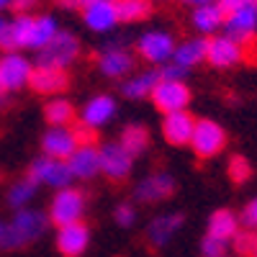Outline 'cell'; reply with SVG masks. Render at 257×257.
<instances>
[{"label": "cell", "mask_w": 257, "mask_h": 257, "mask_svg": "<svg viewBox=\"0 0 257 257\" xmlns=\"http://www.w3.org/2000/svg\"><path fill=\"white\" fill-rule=\"evenodd\" d=\"M49 226V216L36 208H18L11 224L0 231V249H21L29 242L39 239Z\"/></svg>", "instance_id": "6da1fadb"}, {"label": "cell", "mask_w": 257, "mask_h": 257, "mask_svg": "<svg viewBox=\"0 0 257 257\" xmlns=\"http://www.w3.org/2000/svg\"><path fill=\"white\" fill-rule=\"evenodd\" d=\"M82 54V47H80V39L70 31H57L44 47L39 49V57H36V64H44V67H67V64L77 62Z\"/></svg>", "instance_id": "7a4b0ae2"}, {"label": "cell", "mask_w": 257, "mask_h": 257, "mask_svg": "<svg viewBox=\"0 0 257 257\" xmlns=\"http://www.w3.org/2000/svg\"><path fill=\"white\" fill-rule=\"evenodd\" d=\"M229 144V134L226 128L211 118H198L196 128H193L190 137V147L196 152L198 160H213L216 155H221Z\"/></svg>", "instance_id": "3957f363"}, {"label": "cell", "mask_w": 257, "mask_h": 257, "mask_svg": "<svg viewBox=\"0 0 257 257\" xmlns=\"http://www.w3.org/2000/svg\"><path fill=\"white\" fill-rule=\"evenodd\" d=\"M85 213V193L77 188H59V193L52 198L49 219L54 226H67L72 221H80Z\"/></svg>", "instance_id": "277c9868"}, {"label": "cell", "mask_w": 257, "mask_h": 257, "mask_svg": "<svg viewBox=\"0 0 257 257\" xmlns=\"http://www.w3.org/2000/svg\"><path fill=\"white\" fill-rule=\"evenodd\" d=\"M98 162H100V173L113 185H121V183L128 180V175H132L134 157L128 155L121 144H103L98 149Z\"/></svg>", "instance_id": "5b68a950"}, {"label": "cell", "mask_w": 257, "mask_h": 257, "mask_svg": "<svg viewBox=\"0 0 257 257\" xmlns=\"http://www.w3.org/2000/svg\"><path fill=\"white\" fill-rule=\"evenodd\" d=\"M149 98H152L155 108L167 116V113H175V111H185V105L190 103L193 93L180 80H160Z\"/></svg>", "instance_id": "8992f818"}, {"label": "cell", "mask_w": 257, "mask_h": 257, "mask_svg": "<svg viewBox=\"0 0 257 257\" xmlns=\"http://www.w3.org/2000/svg\"><path fill=\"white\" fill-rule=\"evenodd\" d=\"M139 57L134 54V52H126L121 44H116V47H108L105 52H100V54H95V62H98V70L105 75V77H113V80H118V77H126L128 72H132L134 67H137V62Z\"/></svg>", "instance_id": "52a82bcc"}, {"label": "cell", "mask_w": 257, "mask_h": 257, "mask_svg": "<svg viewBox=\"0 0 257 257\" xmlns=\"http://www.w3.org/2000/svg\"><path fill=\"white\" fill-rule=\"evenodd\" d=\"M29 75H31V62L26 57H21L18 52H6L0 57V85L6 88V93L29 85Z\"/></svg>", "instance_id": "ba28073f"}, {"label": "cell", "mask_w": 257, "mask_h": 257, "mask_svg": "<svg viewBox=\"0 0 257 257\" xmlns=\"http://www.w3.org/2000/svg\"><path fill=\"white\" fill-rule=\"evenodd\" d=\"M29 85L39 95H57V93L70 88V75L62 67H44V64H36V67H31Z\"/></svg>", "instance_id": "9c48e42d"}, {"label": "cell", "mask_w": 257, "mask_h": 257, "mask_svg": "<svg viewBox=\"0 0 257 257\" xmlns=\"http://www.w3.org/2000/svg\"><path fill=\"white\" fill-rule=\"evenodd\" d=\"M29 175L36 180V183H44V185H54V188H64V185H70L72 180V173H70V165L67 160H54V157H39L31 170H29Z\"/></svg>", "instance_id": "30bf717a"}, {"label": "cell", "mask_w": 257, "mask_h": 257, "mask_svg": "<svg viewBox=\"0 0 257 257\" xmlns=\"http://www.w3.org/2000/svg\"><path fill=\"white\" fill-rule=\"evenodd\" d=\"M175 190H178V183H175L173 175H167V173H152V175H147L137 185L134 198L139 203H160V201H167Z\"/></svg>", "instance_id": "8fae6325"}, {"label": "cell", "mask_w": 257, "mask_h": 257, "mask_svg": "<svg viewBox=\"0 0 257 257\" xmlns=\"http://www.w3.org/2000/svg\"><path fill=\"white\" fill-rule=\"evenodd\" d=\"M185 224L183 213H165V216H157L149 221L147 231H144V242L149 249H162L170 239L180 231V226Z\"/></svg>", "instance_id": "7c38bea8"}, {"label": "cell", "mask_w": 257, "mask_h": 257, "mask_svg": "<svg viewBox=\"0 0 257 257\" xmlns=\"http://www.w3.org/2000/svg\"><path fill=\"white\" fill-rule=\"evenodd\" d=\"M206 62L216 70H226L242 62V49L229 36H213L206 41Z\"/></svg>", "instance_id": "4fadbf2b"}, {"label": "cell", "mask_w": 257, "mask_h": 257, "mask_svg": "<svg viewBox=\"0 0 257 257\" xmlns=\"http://www.w3.org/2000/svg\"><path fill=\"white\" fill-rule=\"evenodd\" d=\"M88 242H90V231L82 221H72L67 226H59V231H57V249L64 257H80L88 249Z\"/></svg>", "instance_id": "5bb4252c"}, {"label": "cell", "mask_w": 257, "mask_h": 257, "mask_svg": "<svg viewBox=\"0 0 257 257\" xmlns=\"http://www.w3.org/2000/svg\"><path fill=\"white\" fill-rule=\"evenodd\" d=\"M193 128H196V118L188 111L167 113L162 121V134H165L167 144H173V147H188L190 137H193Z\"/></svg>", "instance_id": "9a60e30c"}, {"label": "cell", "mask_w": 257, "mask_h": 257, "mask_svg": "<svg viewBox=\"0 0 257 257\" xmlns=\"http://www.w3.org/2000/svg\"><path fill=\"white\" fill-rule=\"evenodd\" d=\"M175 52V44H173V36L170 34H162V31H155V34H144L137 44V57L139 59H147V62H165L170 59Z\"/></svg>", "instance_id": "2e32d148"}, {"label": "cell", "mask_w": 257, "mask_h": 257, "mask_svg": "<svg viewBox=\"0 0 257 257\" xmlns=\"http://www.w3.org/2000/svg\"><path fill=\"white\" fill-rule=\"evenodd\" d=\"M41 149H44L47 157L70 160L72 152L77 149V142H75V137H72L70 128H64V126H52L49 132L41 137Z\"/></svg>", "instance_id": "e0dca14e"}, {"label": "cell", "mask_w": 257, "mask_h": 257, "mask_svg": "<svg viewBox=\"0 0 257 257\" xmlns=\"http://www.w3.org/2000/svg\"><path fill=\"white\" fill-rule=\"evenodd\" d=\"M31 29H34V16H16L13 24L6 26V34L0 39V47L6 52H18L31 47Z\"/></svg>", "instance_id": "ac0fdd59"}, {"label": "cell", "mask_w": 257, "mask_h": 257, "mask_svg": "<svg viewBox=\"0 0 257 257\" xmlns=\"http://www.w3.org/2000/svg\"><path fill=\"white\" fill-rule=\"evenodd\" d=\"M224 24H226V34H229V39H234V41L239 44L242 39L252 36L254 29H257V3L244 6V8H239L237 13L226 16V18H224Z\"/></svg>", "instance_id": "d6986e66"}, {"label": "cell", "mask_w": 257, "mask_h": 257, "mask_svg": "<svg viewBox=\"0 0 257 257\" xmlns=\"http://www.w3.org/2000/svg\"><path fill=\"white\" fill-rule=\"evenodd\" d=\"M70 173L80 180H90L100 173V162H98V149L95 147H77L72 157L67 160Z\"/></svg>", "instance_id": "ffe728a7"}, {"label": "cell", "mask_w": 257, "mask_h": 257, "mask_svg": "<svg viewBox=\"0 0 257 257\" xmlns=\"http://www.w3.org/2000/svg\"><path fill=\"white\" fill-rule=\"evenodd\" d=\"M82 21H85V24H88L93 31H108L113 24H118L113 0H103V3L85 6V8H82Z\"/></svg>", "instance_id": "44dd1931"}, {"label": "cell", "mask_w": 257, "mask_h": 257, "mask_svg": "<svg viewBox=\"0 0 257 257\" xmlns=\"http://www.w3.org/2000/svg\"><path fill=\"white\" fill-rule=\"evenodd\" d=\"M237 231H239V219H237V213L229 211V208H219V211H213L211 216H208V237H216V239H234L237 237Z\"/></svg>", "instance_id": "7402d4cb"}, {"label": "cell", "mask_w": 257, "mask_h": 257, "mask_svg": "<svg viewBox=\"0 0 257 257\" xmlns=\"http://www.w3.org/2000/svg\"><path fill=\"white\" fill-rule=\"evenodd\" d=\"M113 6L121 24H139L155 13L152 0H113Z\"/></svg>", "instance_id": "603a6c76"}, {"label": "cell", "mask_w": 257, "mask_h": 257, "mask_svg": "<svg viewBox=\"0 0 257 257\" xmlns=\"http://www.w3.org/2000/svg\"><path fill=\"white\" fill-rule=\"evenodd\" d=\"M113 113H116V103H113V98H108V95H95V98H93L88 105H85L82 121L98 128L100 123L108 121Z\"/></svg>", "instance_id": "cb8c5ba5"}, {"label": "cell", "mask_w": 257, "mask_h": 257, "mask_svg": "<svg viewBox=\"0 0 257 257\" xmlns=\"http://www.w3.org/2000/svg\"><path fill=\"white\" fill-rule=\"evenodd\" d=\"M118 144L126 149L132 157H137V155H142L144 149L149 147V128L147 126H142V123H128L123 132H121V139H118Z\"/></svg>", "instance_id": "d4e9b609"}, {"label": "cell", "mask_w": 257, "mask_h": 257, "mask_svg": "<svg viewBox=\"0 0 257 257\" xmlns=\"http://www.w3.org/2000/svg\"><path fill=\"white\" fill-rule=\"evenodd\" d=\"M157 82H160V72L149 70V72H142V75L132 77L128 82H123V85H121V93H123L126 98H134V100H137V98H149Z\"/></svg>", "instance_id": "484cf974"}, {"label": "cell", "mask_w": 257, "mask_h": 257, "mask_svg": "<svg viewBox=\"0 0 257 257\" xmlns=\"http://www.w3.org/2000/svg\"><path fill=\"white\" fill-rule=\"evenodd\" d=\"M44 118L52 126H70L75 121V105L64 98H54L44 105Z\"/></svg>", "instance_id": "4316f807"}, {"label": "cell", "mask_w": 257, "mask_h": 257, "mask_svg": "<svg viewBox=\"0 0 257 257\" xmlns=\"http://www.w3.org/2000/svg\"><path fill=\"white\" fill-rule=\"evenodd\" d=\"M206 41L208 39H188L175 49V62L183 64V67H190V64H198L206 59Z\"/></svg>", "instance_id": "83f0119b"}, {"label": "cell", "mask_w": 257, "mask_h": 257, "mask_svg": "<svg viewBox=\"0 0 257 257\" xmlns=\"http://www.w3.org/2000/svg\"><path fill=\"white\" fill-rule=\"evenodd\" d=\"M193 26H196L198 31L208 34V31H216L221 24H224V13L219 11V6H198L196 13H193Z\"/></svg>", "instance_id": "f1b7e54d"}, {"label": "cell", "mask_w": 257, "mask_h": 257, "mask_svg": "<svg viewBox=\"0 0 257 257\" xmlns=\"http://www.w3.org/2000/svg\"><path fill=\"white\" fill-rule=\"evenodd\" d=\"M36 188H39V183H36L31 175L21 178L18 183H13V185H11V193H8V203H11V206H16V208H24V206H26V203L34 198Z\"/></svg>", "instance_id": "f546056e"}, {"label": "cell", "mask_w": 257, "mask_h": 257, "mask_svg": "<svg viewBox=\"0 0 257 257\" xmlns=\"http://www.w3.org/2000/svg\"><path fill=\"white\" fill-rule=\"evenodd\" d=\"M226 175H229V180H231L234 185H244V183L252 180L254 170H252V165H249L247 157L231 155V160H229V165H226Z\"/></svg>", "instance_id": "4dcf8cb0"}, {"label": "cell", "mask_w": 257, "mask_h": 257, "mask_svg": "<svg viewBox=\"0 0 257 257\" xmlns=\"http://www.w3.org/2000/svg\"><path fill=\"white\" fill-rule=\"evenodd\" d=\"M57 34V24L49 18V16H39L34 18V29H31V47L34 49H41L47 41Z\"/></svg>", "instance_id": "1f68e13d"}, {"label": "cell", "mask_w": 257, "mask_h": 257, "mask_svg": "<svg viewBox=\"0 0 257 257\" xmlns=\"http://www.w3.org/2000/svg\"><path fill=\"white\" fill-rule=\"evenodd\" d=\"M234 249H237L239 257H257V231L239 229L237 237H234Z\"/></svg>", "instance_id": "d6a6232c"}, {"label": "cell", "mask_w": 257, "mask_h": 257, "mask_svg": "<svg viewBox=\"0 0 257 257\" xmlns=\"http://www.w3.org/2000/svg\"><path fill=\"white\" fill-rule=\"evenodd\" d=\"M72 137H75L77 147H95V144H98V132H95V126L85 123V121H80V123L72 126Z\"/></svg>", "instance_id": "836d02e7"}, {"label": "cell", "mask_w": 257, "mask_h": 257, "mask_svg": "<svg viewBox=\"0 0 257 257\" xmlns=\"http://www.w3.org/2000/svg\"><path fill=\"white\" fill-rule=\"evenodd\" d=\"M226 247H229V244H226L224 239L208 237V234H206V239H203V244H201V249H203V257H224Z\"/></svg>", "instance_id": "e575fe53"}, {"label": "cell", "mask_w": 257, "mask_h": 257, "mask_svg": "<svg viewBox=\"0 0 257 257\" xmlns=\"http://www.w3.org/2000/svg\"><path fill=\"white\" fill-rule=\"evenodd\" d=\"M113 219H116L118 226H132V224L137 221V211H134V206L121 203V206L113 211Z\"/></svg>", "instance_id": "d590c367"}, {"label": "cell", "mask_w": 257, "mask_h": 257, "mask_svg": "<svg viewBox=\"0 0 257 257\" xmlns=\"http://www.w3.org/2000/svg\"><path fill=\"white\" fill-rule=\"evenodd\" d=\"M242 224L249 229V231H257V198H252L244 211H242Z\"/></svg>", "instance_id": "8d00e7d4"}, {"label": "cell", "mask_w": 257, "mask_h": 257, "mask_svg": "<svg viewBox=\"0 0 257 257\" xmlns=\"http://www.w3.org/2000/svg\"><path fill=\"white\" fill-rule=\"evenodd\" d=\"M252 3H257V0H219V11H221V13H224V18H226V16L237 13L239 8L252 6Z\"/></svg>", "instance_id": "74e56055"}, {"label": "cell", "mask_w": 257, "mask_h": 257, "mask_svg": "<svg viewBox=\"0 0 257 257\" xmlns=\"http://www.w3.org/2000/svg\"><path fill=\"white\" fill-rule=\"evenodd\" d=\"M185 70L188 67H183V64H167L165 70H160V80H183Z\"/></svg>", "instance_id": "f35d334b"}, {"label": "cell", "mask_w": 257, "mask_h": 257, "mask_svg": "<svg viewBox=\"0 0 257 257\" xmlns=\"http://www.w3.org/2000/svg\"><path fill=\"white\" fill-rule=\"evenodd\" d=\"M39 6V0H11V8L16 16H29Z\"/></svg>", "instance_id": "ab89813d"}, {"label": "cell", "mask_w": 257, "mask_h": 257, "mask_svg": "<svg viewBox=\"0 0 257 257\" xmlns=\"http://www.w3.org/2000/svg\"><path fill=\"white\" fill-rule=\"evenodd\" d=\"M57 6H59V8H67V11H77V8H80L77 0H57Z\"/></svg>", "instance_id": "60d3db41"}, {"label": "cell", "mask_w": 257, "mask_h": 257, "mask_svg": "<svg viewBox=\"0 0 257 257\" xmlns=\"http://www.w3.org/2000/svg\"><path fill=\"white\" fill-rule=\"evenodd\" d=\"M180 6H208L211 0H178Z\"/></svg>", "instance_id": "b9f144b4"}, {"label": "cell", "mask_w": 257, "mask_h": 257, "mask_svg": "<svg viewBox=\"0 0 257 257\" xmlns=\"http://www.w3.org/2000/svg\"><path fill=\"white\" fill-rule=\"evenodd\" d=\"M77 3H80V11H82L85 6H93V3H103V0H77Z\"/></svg>", "instance_id": "7bdbcfd3"}, {"label": "cell", "mask_w": 257, "mask_h": 257, "mask_svg": "<svg viewBox=\"0 0 257 257\" xmlns=\"http://www.w3.org/2000/svg\"><path fill=\"white\" fill-rule=\"evenodd\" d=\"M6 26H8V24H6L3 18H0V39H3V34H6Z\"/></svg>", "instance_id": "ee69618b"}, {"label": "cell", "mask_w": 257, "mask_h": 257, "mask_svg": "<svg viewBox=\"0 0 257 257\" xmlns=\"http://www.w3.org/2000/svg\"><path fill=\"white\" fill-rule=\"evenodd\" d=\"M3 100H6V88L0 85V103H3Z\"/></svg>", "instance_id": "f6af8a7d"}, {"label": "cell", "mask_w": 257, "mask_h": 257, "mask_svg": "<svg viewBox=\"0 0 257 257\" xmlns=\"http://www.w3.org/2000/svg\"><path fill=\"white\" fill-rule=\"evenodd\" d=\"M11 6V0H0V11H3V8H8Z\"/></svg>", "instance_id": "bcb514c9"}, {"label": "cell", "mask_w": 257, "mask_h": 257, "mask_svg": "<svg viewBox=\"0 0 257 257\" xmlns=\"http://www.w3.org/2000/svg\"><path fill=\"white\" fill-rule=\"evenodd\" d=\"M3 226H6V224H3V221H0V231H3Z\"/></svg>", "instance_id": "7dc6e473"}]
</instances>
